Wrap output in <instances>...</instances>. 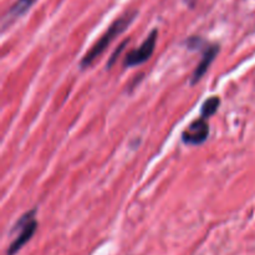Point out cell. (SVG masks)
I'll use <instances>...</instances> for the list:
<instances>
[{
  "label": "cell",
  "instance_id": "obj_7",
  "mask_svg": "<svg viewBox=\"0 0 255 255\" xmlns=\"http://www.w3.org/2000/svg\"><path fill=\"white\" fill-rule=\"evenodd\" d=\"M219 105H221V99H219V97L213 96L211 97V99H208L204 102L203 106H202L201 116L203 117V119H208V117L213 116L217 112V110H218Z\"/></svg>",
  "mask_w": 255,
  "mask_h": 255
},
{
  "label": "cell",
  "instance_id": "obj_3",
  "mask_svg": "<svg viewBox=\"0 0 255 255\" xmlns=\"http://www.w3.org/2000/svg\"><path fill=\"white\" fill-rule=\"evenodd\" d=\"M157 34H158L157 30H152L151 34L148 35V37L144 40V42L138 49L128 52L126 59H125V66L133 67L137 66V65L144 64L152 56V54H153L157 41Z\"/></svg>",
  "mask_w": 255,
  "mask_h": 255
},
{
  "label": "cell",
  "instance_id": "obj_9",
  "mask_svg": "<svg viewBox=\"0 0 255 255\" xmlns=\"http://www.w3.org/2000/svg\"><path fill=\"white\" fill-rule=\"evenodd\" d=\"M127 42H128V41H127V40H125V41L122 42V44H121V46H120L119 49H117L116 51H115V54L112 55V56H111V59H110V61L107 62V67H109V69H110V66H112V65H114V62L116 61V60H117V56H119V55L121 54V52H122V50H124V47L126 46V44H127Z\"/></svg>",
  "mask_w": 255,
  "mask_h": 255
},
{
  "label": "cell",
  "instance_id": "obj_1",
  "mask_svg": "<svg viewBox=\"0 0 255 255\" xmlns=\"http://www.w3.org/2000/svg\"><path fill=\"white\" fill-rule=\"evenodd\" d=\"M136 16H137V11H127L125 12L122 16H120L119 19L115 20V21L110 25L107 31L100 37L99 41H97L96 44L91 47V50H89V52L85 55L81 64H80V66H81L82 69H86V67H89L90 65L94 64L95 60H96L97 57H99L100 55L107 49V46L114 41L115 37L121 35L122 32H124L125 30L132 24V21L136 19Z\"/></svg>",
  "mask_w": 255,
  "mask_h": 255
},
{
  "label": "cell",
  "instance_id": "obj_2",
  "mask_svg": "<svg viewBox=\"0 0 255 255\" xmlns=\"http://www.w3.org/2000/svg\"><path fill=\"white\" fill-rule=\"evenodd\" d=\"M35 211L27 212L25 216H22L19 219V222L15 226V229H20V233L17 238L10 244L9 249H7V255H14L16 254L30 239L34 236L35 231H36L37 223L34 218Z\"/></svg>",
  "mask_w": 255,
  "mask_h": 255
},
{
  "label": "cell",
  "instance_id": "obj_4",
  "mask_svg": "<svg viewBox=\"0 0 255 255\" xmlns=\"http://www.w3.org/2000/svg\"><path fill=\"white\" fill-rule=\"evenodd\" d=\"M209 134V126L206 122V119H198L194 122H192L186 131L182 134V139L184 143L192 144V146H198L202 144Z\"/></svg>",
  "mask_w": 255,
  "mask_h": 255
},
{
  "label": "cell",
  "instance_id": "obj_6",
  "mask_svg": "<svg viewBox=\"0 0 255 255\" xmlns=\"http://www.w3.org/2000/svg\"><path fill=\"white\" fill-rule=\"evenodd\" d=\"M36 1V0H17L14 5L11 6V9L7 12L6 17H11V19H16V17L24 15L30 7L32 6V4Z\"/></svg>",
  "mask_w": 255,
  "mask_h": 255
},
{
  "label": "cell",
  "instance_id": "obj_10",
  "mask_svg": "<svg viewBox=\"0 0 255 255\" xmlns=\"http://www.w3.org/2000/svg\"><path fill=\"white\" fill-rule=\"evenodd\" d=\"M184 1H186L187 5H188V6H191V7H193L194 4H196V0H184Z\"/></svg>",
  "mask_w": 255,
  "mask_h": 255
},
{
  "label": "cell",
  "instance_id": "obj_8",
  "mask_svg": "<svg viewBox=\"0 0 255 255\" xmlns=\"http://www.w3.org/2000/svg\"><path fill=\"white\" fill-rule=\"evenodd\" d=\"M203 44H204L203 40H202L201 37H197V36L191 37V39L187 40V46H188V49H199Z\"/></svg>",
  "mask_w": 255,
  "mask_h": 255
},
{
  "label": "cell",
  "instance_id": "obj_5",
  "mask_svg": "<svg viewBox=\"0 0 255 255\" xmlns=\"http://www.w3.org/2000/svg\"><path fill=\"white\" fill-rule=\"evenodd\" d=\"M218 52H219L218 45H208V46L206 47L201 62H199L197 69L194 70L193 75H192V80H191L192 85H196L197 82L203 77V75L208 71L209 66H211V64L213 62V60L216 59Z\"/></svg>",
  "mask_w": 255,
  "mask_h": 255
}]
</instances>
